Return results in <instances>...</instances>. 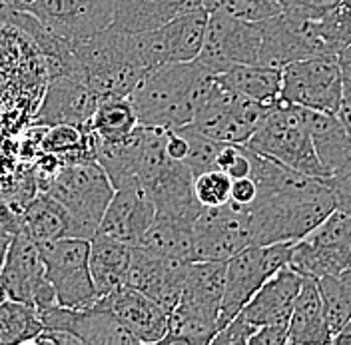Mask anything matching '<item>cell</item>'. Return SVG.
<instances>
[{
  "label": "cell",
  "instance_id": "obj_45",
  "mask_svg": "<svg viewBox=\"0 0 351 345\" xmlns=\"http://www.w3.org/2000/svg\"><path fill=\"white\" fill-rule=\"evenodd\" d=\"M166 154L172 160H178V162H184L186 160L188 140L178 130H166Z\"/></svg>",
  "mask_w": 351,
  "mask_h": 345
},
{
  "label": "cell",
  "instance_id": "obj_51",
  "mask_svg": "<svg viewBox=\"0 0 351 345\" xmlns=\"http://www.w3.org/2000/svg\"><path fill=\"white\" fill-rule=\"evenodd\" d=\"M339 56H350L351 58V44L346 48V50H343V52H341V54H339Z\"/></svg>",
  "mask_w": 351,
  "mask_h": 345
},
{
  "label": "cell",
  "instance_id": "obj_23",
  "mask_svg": "<svg viewBox=\"0 0 351 345\" xmlns=\"http://www.w3.org/2000/svg\"><path fill=\"white\" fill-rule=\"evenodd\" d=\"M144 144H146V128L140 124L122 138L104 140L96 136L94 160L106 172L114 190L138 184V170L144 156Z\"/></svg>",
  "mask_w": 351,
  "mask_h": 345
},
{
  "label": "cell",
  "instance_id": "obj_46",
  "mask_svg": "<svg viewBox=\"0 0 351 345\" xmlns=\"http://www.w3.org/2000/svg\"><path fill=\"white\" fill-rule=\"evenodd\" d=\"M335 116L351 138V88L346 84H343V94H341L339 106L335 110Z\"/></svg>",
  "mask_w": 351,
  "mask_h": 345
},
{
  "label": "cell",
  "instance_id": "obj_8",
  "mask_svg": "<svg viewBox=\"0 0 351 345\" xmlns=\"http://www.w3.org/2000/svg\"><path fill=\"white\" fill-rule=\"evenodd\" d=\"M287 265L313 280L351 267V214L333 208L319 226L293 243Z\"/></svg>",
  "mask_w": 351,
  "mask_h": 345
},
{
  "label": "cell",
  "instance_id": "obj_21",
  "mask_svg": "<svg viewBox=\"0 0 351 345\" xmlns=\"http://www.w3.org/2000/svg\"><path fill=\"white\" fill-rule=\"evenodd\" d=\"M302 280L304 276L285 265L269 280L263 281L250 302L241 307L240 313L258 327L265 324H287Z\"/></svg>",
  "mask_w": 351,
  "mask_h": 345
},
{
  "label": "cell",
  "instance_id": "obj_6",
  "mask_svg": "<svg viewBox=\"0 0 351 345\" xmlns=\"http://www.w3.org/2000/svg\"><path fill=\"white\" fill-rule=\"evenodd\" d=\"M295 241H276L267 246H247L226 261L223 294L219 305V329L228 324L250 298L289 263ZM218 329V331H219Z\"/></svg>",
  "mask_w": 351,
  "mask_h": 345
},
{
  "label": "cell",
  "instance_id": "obj_10",
  "mask_svg": "<svg viewBox=\"0 0 351 345\" xmlns=\"http://www.w3.org/2000/svg\"><path fill=\"white\" fill-rule=\"evenodd\" d=\"M343 94L337 56H309L282 68L280 98L287 104L335 114Z\"/></svg>",
  "mask_w": 351,
  "mask_h": 345
},
{
  "label": "cell",
  "instance_id": "obj_35",
  "mask_svg": "<svg viewBox=\"0 0 351 345\" xmlns=\"http://www.w3.org/2000/svg\"><path fill=\"white\" fill-rule=\"evenodd\" d=\"M328 54L339 56L351 44V0H339L335 8L315 21Z\"/></svg>",
  "mask_w": 351,
  "mask_h": 345
},
{
  "label": "cell",
  "instance_id": "obj_9",
  "mask_svg": "<svg viewBox=\"0 0 351 345\" xmlns=\"http://www.w3.org/2000/svg\"><path fill=\"white\" fill-rule=\"evenodd\" d=\"M262 22L208 12V26L196 60L212 74H221L236 64H258Z\"/></svg>",
  "mask_w": 351,
  "mask_h": 345
},
{
  "label": "cell",
  "instance_id": "obj_50",
  "mask_svg": "<svg viewBox=\"0 0 351 345\" xmlns=\"http://www.w3.org/2000/svg\"><path fill=\"white\" fill-rule=\"evenodd\" d=\"M0 265H2V256H0ZM4 300H6V294H4V289L0 285V302H4Z\"/></svg>",
  "mask_w": 351,
  "mask_h": 345
},
{
  "label": "cell",
  "instance_id": "obj_41",
  "mask_svg": "<svg viewBox=\"0 0 351 345\" xmlns=\"http://www.w3.org/2000/svg\"><path fill=\"white\" fill-rule=\"evenodd\" d=\"M335 208L351 214V164L326 178Z\"/></svg>",
  "mask_w": 351,
  "mask_h": 345
},
{
  "label": "cell",
  "instance_id": "obj_36",
  "mask_svg": "<svg viewBox=\"0 0 351 345\" xmlns=\"http://www.w3.org/2000/svg\"><path fill=\"white\" fill-rule=\"evenodd\" d=\"M174 130H178L188 140V154H186L184 164L190 168L192 176H197V174L206 172V170H214L216 168L218 152L223 146L221 142L206 136V134H202L192 124H184V126Z\"/></svg>",
  "mask_w": 351,
  "mask_h": 345
},
{
  "label": "cell",
  "instance_id": "obj_18",
  "mask_svg": "<svg viewBox=\"0 0 351 345\" xmlns=\"http://www.w3.org/2000/svg\"><path fill=\"white\" fill-rule=\"evenodd\" d=\"M140 188L150 195L156 216L194 224L204 208L194 194V176L190 168L172 158Z\"/></svg>",
  "mask_w": 351,
  "mask_h": 345
},
{
  "label": "cell",
  "instance_id": "obj_49",
  "mask_svg": "<svg viewBox=\"0 0 351 345\" xmlns=\"http://www.w3.org/2000/svg\"><path fill=\"white\" fill-rule=\"evenodd\" d=\"M0 2H4L6 6H10V8H19V10H24L32 0H0Z\"/></svg>",
  "mask_w": 351,
  "mask_h": 345
},
{
  "label": "cell",
  "instance_id": "obj_33",
  "mask_svg": "<svg viewBox=\"0 0 351 345\" xmlns=\"http://www.w3.org/2000/svg\"><path fill=\"white\" fill-rule=\"evenodd\" d=\"M43 322L34 305L16 300L0 302V345L32 344Z\"/></svg>",
  "mask_w": 351,
  "mask_h": 345
},
{
  "label": "cell",
  "instance_id": "obj_28",
  "mask_svg": "<svg viewBox=\"0 0 351 345\" xmlns=\"http://www.w3.org/2000/svg\"><path fill=\"white\" fill-rule=\"evenodd\" d=\"M287 344H331L322 298L313 278H304L287 322Z\"/></svg>",
  "mask_w": 351,
  "mask_h": 345
},
{
  "label": "cell",
  "instance_id": "obj_1",
  "mask_svg": "<svg viewBox=\"0 0 351 345\" xmlns=\"http://www.w3.org/2000/svg\"><path fill=\"white\" fill-rule=\"evenodd\" d=\"M216 74L197 60L156 66L130 94L136 120L146 128L174 130L190 124Z\"/></svg>",
  "mask_w": 351,
  "mask_h": 345
},
{
  "label": "cell",
  "instance_id": "obj_2",
  "mask_svg": "<svg viewBox=\"0 0 351 345\" xmlns=\"http://www.w3.org/2000/svg\"><path fill=\"white\" fill-rule=\"evenodd\" d=\"M80 76L88 88L102 98H130L148 68L142 64L136 34L114 28L92 34L70 46Z\"/></svg>",
  "mask_w": 351,
  "mask_h": 345
},
{
  "label": "cell",
  "instance_id": "obj_11",
  "mask_svg": "<svg viewBox=\"0 0 351 345\" xmlns=\"http://www.w3.org/2000/svg\"><path fill=\"white\" fill-rule=\"evenodd\" d=\"M196 261H228L240 250L254 246L247 206L228 202L223 206L202 208L192 226Z\"/></svg>",
  "mask_w": 351,
  "mask_h": 345
},
{
  "label": "cell",
  "instance_id": "obj_3",
  "mask_svg": "<svg viewBox=\"0 0 351 345\" xmlns=\"http://www.w3.org/2000/svg\"><path fill=\"white\" fill-rule=\"evenodd\" d=\"M333 208L335 202L326 178L317 188L302 194L256 195L247 206L254 246L298 241L319 226Z\"/></svg>",
  "mask_w": 351,
  "mask_h": 345
},
{
  "label": "cell",
  "instance_id": "obj_39",
  "mask_svg": "<svg viewBox=\"0 0 351 345\" xmlns=\"http://www.w3.org/2000/svg\"><path fill=\"white\" fill-rule=\"evenodd\" d=\"M282 12L300 21H317L328 14L339 0H278Z\"/></svg>",
  "mask_w": 351,
  "mask_h": 345
},
{
  "label": "cell",
  "instance_id": "obj_17",
  "mask_svg": "<svg viewBox=\"0 0 351 345\" xmlns=\"http://www.w3.org/2000/svg\"><path fill=\"white\" fill-rule=\"evenodd\" d=\"M188 263L190 261L160 258L140 246H132L126 285L152 298L170 313L182 296Z\"/></svg>",
  "mask_w": 351,
  "mask_h": 345
},
{
  "label": "cell",
  "instance_id": "obj_15",
  "mask_svg": "<svg viewBox=\"0 0 351 345\" xmlns=\"http://www.w3.org/2000/svg\"><path fill=\"white\" fill-rule=\"evenodd\" d=\"M309 56H331L319 38L315 21H300L284 12L262 21V44L258 64L284 68Z\"/></svg>",
  "mask_w": 351,
  "mask_h": 345
},
{
  "label": "cell",
  "instance_id": "obj_12",
  "mask_svg": "<svg viewBox=\"0 0 351 345\" xmlns=\"http://www.w3.org/2000/svg\"><path fill=\"white\" fill-rule=\"evenodd\" d=\"M0 285L8 300H16L43 309L56 303L54 287L44 274V261L38 243L19 232L10 239L2 265H0Z\"/></svg>",
  "mask_w": 351,
  "mask_h": 345
},
{
  "label": "cell",
  "instance_id": "obj_24",
  "mask_svg": "<svg viewBox=\"0 0 351 345\" xmlns=\"http://www.w3.org/2000/svg\"><path fill=\"white\" fill-rule=\"evenodd\" d=\"M88 270L98 300L126 285L132 246L118 237L96 232L88 239Z\"/></svg>",
  "mask_w": 351,
  "mask_h": 345
},
{
  "label": "cell",
  "instance_id": "obj_43",
  "mask_svg": "<svg viewBox=\"0 0 351 345\" xmlns=\"http://www.w3.org/2000/svg\"><path fill=\"white\" fill-rule=\"evenodd\" d=\"M258 195V186L256 182L245 176V178H236L232 180V190H230V202L238 206H250Z\"/></svg>",
  "mask_w": 351,
  "mask_h": 345
},
{
  "label": "cell",
  "instance_id": "obj_48",
  "mask_svg": "<svg viewBox=\"0 0 351 345\" xmlns=\"http://www.w3.org/2000/svg\"><path fill=\"white\" fill-rule=\"evenodd\" d=\"M337 58H339V68H341L343 84L351 88V58L350 56H337Z\"/></svg>",
  "mask_w": 351,
  "mask_h": 345
},
{
  "label": "cell",
  "instance_id": "obj_40",
  "mask_svg": "<svg viewBox=\"0 0 351 345\" xmlns=\"http://www.w3.org/2000/svg\"><path fill=\"white\" fill-rule=\"evenodd\" d=\"M258 325L247 322L241 313L234 316L228 324L212 337L214 345H247L250 337L256 333Z\"/></svg>",
  "mask_w": 351,
  "mask_h": 345
},
{
  "label": "cell",
  "instance_id": "obj_16",
  "mask_svg": "<svg viewBox=\"0 0 351 345\" xmlns=\"http://www.w3.org/2000/svg\"><path fill=\"white\" fill-rule=\"evenodd\" d=\"M96 104L98 96L88 88L76 64L68 72L52 76L44 92L43 104L36 110L34 122L44 128L56 124H70L86 130Z\"/></svg>",
  "mask_w": 351,
  "mask_h": 345
},
{
  "label": "cell",
  "instance_id": "obj_19",
  "mask_svg": "<svg viewBox=\"0 0 351 345\" xmlns=\"http://www.w3.org/2000/svg\"><path fill=\"white\" fill-rule=\"evenodd\" d=\"M98 305L110 311L128 327L138 344H160L168 329V311L152 298L130 285H122L98 300Z\"/></svg>",
  "mask_w": 351,
  "mask_h": 345
},
{
  "label": "cell",
  "instance_id": "obj_29",
  "mask_svg": "<svg viewBox=\"0 0 351 345\" xmlns=\"http://www.w3.org/2000/svg\"><path fill=\"white\" fill-rule=\"evenodd\" d=\"M22 232L36 243L74 237V222L66 208L46 192H38L21 210Z\"/></svg>",
  "mask_w": 351,
  "mask_h": 345
},
{
  "label": "cell",
  "instance_id": "obj_20",
  "mask_svg": "<svg viewBox=\"0 0 351 345\" xmlns=\"http://www.w3.org/2000/svg\"><path fill=\"white\" fill-rule=\"evenodd\" d=\"M156 217L150 195L138 184L114 190L108 208L100 219L98 232L118 237L130 246H136L144 232L152 226Z\"/></svg>",
  "mask_w": 351,
  "mask_h": 345
},
{
  "label": "cell",
  "instance_id": "obj_22",
  "mask_svg": "<svg viewBox=\"0 0 351 345\" xmlns=\"http://www.w3.org/2000/svg\"><path fill=\"white\" fill-rule=\"evenodd\" d=\"M223 278H226V261H214V259L190 261L178 305L216 324L219 329Z\"/></svg>",
  "mask_w": 351,
  "mask_h": 345
},
{
  "label": "cell",
  "instance_id": "obj_5",
  "mask_svg": "<svg viewBox=\"0 0 351 345\" xmlns=\"http://www.w3.org/2000/svg\"><path fill=\"white\" fill-rule=\"evenodd\" d=\"M43 192L58 200L74 222V237L90 239L114 195V186L96 160L62 164Z\"/></svg>",
  "mask_w": 351,
  "mask_h": 345
},
{
  "label": "cell",
  "instance_id": "obj_14",
  "mask_svg": "<svg viewBox=\"0 0 351 345\" xmlns=\"http://www.w3.org/2000/svg\"><path fill=\"white\" fill-rule=\"evenodd\" d=\"M116 0H32L24 10L68 46L112 24Z\"/></svg>",
  "mask_w": 351,
  "mask_h": 345
},
{
  "label": "cell",
  "instance_id": "obj_42",
  "mask_svg": "<svg viewBox=\"0 0 351 345\" xmlns=\"http://www.w3.org/2000/svg\"><path fill=\"white\" fill-rule=\"evenodd\" d=\"M287 344V324H265L256 329L247 345H285Z\"/></svg>",
  "mask_w": 351,
  "mask_h": 345
},
{
  "label": "cell",
  "instance_id": "obj_44",
  "mask_svg": "<svg viewBox=\"0 0 351 345\" xmlns=\"http://www.w3.org/2000/svg\"><path fill=\"white\" fill-rule=\"evenodd\" d=\"M32 344H38V345H82L80 344V340L74 335V333H70V331H66V329H56V327H43L40 329V333L32 340Z\"/></svg>",
  "mask_w": 351,
  "mask_h": 345
},
{
  "label": "cell",
  "instance_id": "obj_27",
  "mask_svg": "<svg viewBox=\"0 0 351 345\" xmlns=\"http://www.w3.org/2000/svg\"><path fill=\"white\" fill-rule=\"evenodd\" d=\"M64 329L74 333L82 345H138L128 327L98 303L86 309L68 307Z\"/></svg>",
  "mask_w": 351,
  "mask_h": 345
},
{
  "label": "cell",
  "instance_id": "obj_37",
  "mask_svg": "<svg viewBox=\"0 0 351 345\" xmlns=\"http://www.w3.org/2000/svg\"><path fill=\"white\" fill-rule=\"evenodd\" d=\"M208 12H221L234 19L262 22L282 12L278 0H202Z\"/></svg>",
  "mask_w": 351,
  "mask_h": 345
},
{
  "label": "cell",
  "instance_id": "obj_47",
  "mask_svg": "<svg viewBox=\"0 0 351 345\" xmlns=\"http://www.w3.org/2000/svg\"><path fill=\"white\" fill-rule=\"evenodd\" d=\"M331 344L335 345H351V318L348 324L343 325L335 335H331Z\"/></svg>",
  "mask_w": 351,
  "mask_h": 345
},
{
  "label": "cell",
  "instance_id": "obj_34",
  "mask_svg": "<svg viewBox=\"0 0 351 345\" xmlns=\"http://www.w3.org/2000/svg\"><path fill=\"white\" fill-rule=\"evenodd\" d=\"M136 126L138 120L130 98H102L98 100L86 130L94 132L98 138L114 140L130 134Z\"/></svg>",
  "mask_w": 351,
  "mask_h": 345
},
{
  "label": "cell",
  "instance_id": "obj_38",
  "mask_svg": "<svg viewBox=\"0 0 351 345\" xmlns=\"http://www.w3.org/2000/svg\"><path fill=\"white\" fill-rule=\"evenodd\" d=\"M230 190H232V178L218 168L194 176V194L204 208L228 204Z\"/></svg>",
  "mask_w": 351,
  "mask_h": 345
},
{
  "label": "cell",
  "instance_id": "obj_7",
  "mask_svg": "<svg viewBox=\"0 0 351 345\" xmlns=\"http://www.w3.org/2000/svg\"><path fill=\"white\" fill-rule=\"evenodd\" d=\"M88 239L82 237H58L38 243L44 274L54 287L58 305L86 309L98 302L88 270Z\"/></svg>",
  "mask_w": 351,
  "mask_h": 345
},
{
  "label": "cell",
  "instance_id": "obj_31",
  "mask_svg": "<svg viewBox=\"0 0 351 345\" xmlns=\"http://www.w3.org/2000/svg\"><path fill=\"white\" fill-rule=\"evenodd\" d=\"M218 80L226 88L234 90L243 98L274 104L282 92V70L263 64H236L218 74Z\"/></svg>",
  "mask_w": 351,
  "mask_h": 345
},
{
  "label": "cell",
  "instance_id": "obj_25",
  "mask_svg": "<svg viewBox=\"0 0 351 345\" xmlns=\"http://www.w3.org/2000/svg\"><path fill=\"white\" fill-rule=\"evenodd\" d=\"M197 8H204L202 0H116L112 26L130 34L148 32Z\"/></svg>",
  "mask_w": 351,
  "mask_h": 345
},
{
  "label": "cell",
  "instance_id": "obj_26",
  "mask_svg": "<svg viewBox=\"0 0 351 345\" xmlns=\"http://www.w3.org/2000/svg\"><path fill=\"white\" fill-rule=\"evenodd\" d=\"M304 108V106H302ZM307 132L315 156L328 176L351 164V138L335 114L324 110L304 108Z\"/></svg>",
  "mask_w": 351,
  "mask_h": 345
},
{
  "label": "cell",
  "instance_id": "obj_4",
  "mask_svg": "<svg viewBox=\"0 0 351 345\" xmlns=\"http://www.w3.org/2000/svg\"><path fill=\"white\" fill-rule=\"evenodd\" d=\"M245 146L291 170L313 178H328L313 150L304 120V108L287 104L282 98L271 104Z\"/></svg>",
  "mask_w": 351,
  "mask_h": 345
},
{
  "label": "cell",
  "instance_id": "obj_13",
  "mask_svg": "<svg viewBox=\"0 0 351 345\" xmlns=\"http://www.w3.org/2000/svg\"><path fill=\"white\" fill-rule=\"evenodd\" d=\"M208 26V10L197 8L180 14L164 26L138 32L136 43L140 60L148 70L170 62H192L202 50Z\"/></svg>",
  "mask_w": 351,
  "mask_h": 345
},
{
  "label": "cell",
  "instance_id": "obj_30",
  "mask_svg": "<svg viewBox=\"0 0 351 345\" xmlns=\"http://www.w3.org/2000/svg\"><path fill=\"white\" fill-rule=\"evenodd\" d=\"M192 226L194 224H190V222L156 216L152 226L144 232V236L140 237V241L136 246L152 252L160 258L196 261Z\"/></svg>",
  "mask_w": 351,
  "mask_h": 345
},
{
  "label": "cell",
  "instance_id": "obj_32",
  "mask_svg": "<svg viewBox=\"0 0 351 345\" xmlns=\"http://www.w3.org/2000/svg\"><path fill=\"white\" fill-rule=\"evenodd\" d=\"M329 335H335L351 318V267L315 280Z\"/></svg>",
  "mask_w": 351,
  "mask_h": 345
}]
</instances>
